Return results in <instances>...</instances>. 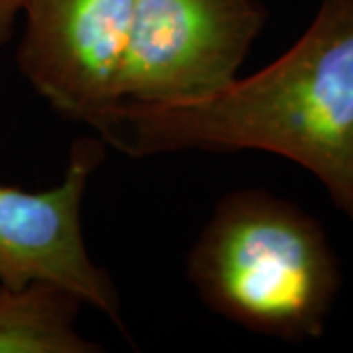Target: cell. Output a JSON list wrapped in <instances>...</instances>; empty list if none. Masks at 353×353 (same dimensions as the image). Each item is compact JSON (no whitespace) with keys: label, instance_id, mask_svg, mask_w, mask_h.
<instances>
[{"label":"cell","instance_id":"cell-1","mask_svg":"<svg viewBox=\"0 0 353 353\" xmlns=\"http://www.w3.org/2000/svg\"><path fill=\"white\" fill-rule=\"evenodd\" d=\"M97 132L130 157L277 153L310 171L353 224V0H322L299 41L259 73L199 101H120Z\"/></svg>","mask_w":353,"mask_h":353},{"label":"cell","instance_id":"cell-2","mask_svg":"<svg viewBox=\"0 0 353 353\" xmlns=\"http://www.w3.org/2000/svg\"><path fill=\"white\" fill-rule=\"evenodd\" d=\"M187 273L212 312L287 341L322 336L341 285L318 220L261 189L234 190L216 204Z\"/></svg>","mask_w":353,"mask_h":353},{"label":"cell","instance_id":"cell-3","mask_svg":"<svg viewBox=\"0 0 353 353\" xmlns=\"http://www.w3.org/2000/svg\"><path fill=\"white\" fill-rule=\"evenodd\" d=\"M267 14L257 0H138L122 101H199L238 79Z\"/></svg>","mask_w":353,"mask_h":353},{"label":"cell","instance_id":"cell-4","mask_svg":"<svg viewBox=\"0 0 353 353\" xmlns=\"http://www.w3.org/2000/svg\"><path fill=\"white\" fill-rule=\"evenodd\" d=\"M138 0H26L16 61L24 79L65 118L94 128L122 101Z\"/></svg>","mask_w":353,"mask_h":353},{"label":"cell","instance_id":"cell-5","mask_svg":"<svg viewBox=\"0 0 353 353\" xmlns=\"http://www.w3.org/2000/svg\"><path fill=\"white\" fill-rule=\"evenodd\" d=\"M102 157L101 138H81L69 152L59 185L46 190L0 185V285H59L124 328L120 294L110 275L92 261L81 222L83 196Z\"/></svg>","mask_w":353,"mask_h":353},{"label":"cell","instance_id":"cell-6","mask_svg":"<svg viewBox=\"0 0 353 353\" xmlns=\"http://www.w3.org/2000/svg\"><path fill=\"white\" fill-rule=\"evenodd\" d=\"M83 301L53 283L0 285V353H97L77 332Z\"/></svg>","mask_w":353,"mask_h":353},{"label":"cell","instance_id":"cell-7","mask_svg":"<svg viewBox=\"0 0 353 353\" xmlns=\"http://www.w3.org/2000/svg\"><path fill=\"white\" fill-rule=\"evenodd\" d=\"M26 0H0V48L12 38L14 24Z\"/></svg>","mask_w":353,"mask_h":353}]
</instances>
